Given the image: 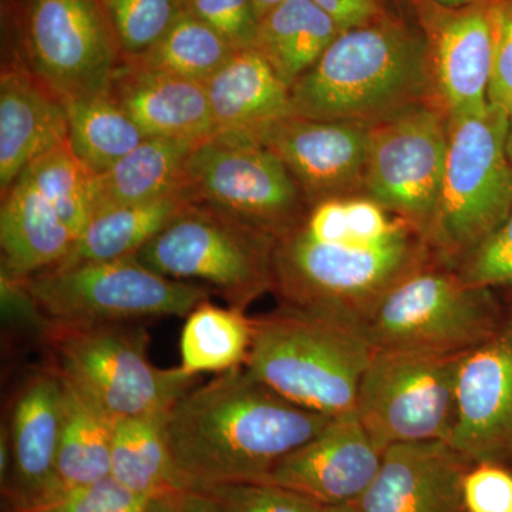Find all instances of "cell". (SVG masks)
<instances>
[{
    "label": "cell",
    "mask_w": 512,
    "mask_h": 512,
    "mask_svg": "<svg viewBox=\"0 0 512 512\" xmlns=\"http://www.w3.org/2000/svg\"><path fill=\"white\" fill-rule=\"evenodd\" d=\"M436 258L426 234L365 195L312 205L276 242L281 306L363 332L394 286Z\"/></svg>",
    "instance_id": "cell-1"
},
{
    "label": "cell",
    "mask_w": 512,
    "mask_h": 512,
    "mask_svg": "<svg viewBox=\"0 0 512 512\" xmlns=\"http://www.w3.org/2000/svg\"><path fill=\"white\" fill-rule=\"evenodd\" d=\"M252 320L254 343L244 366L249 375L309 412H355L373 353L365 333L281 305Z\"/></svg>",
    "instance_id": "cell-4"
},
{
    "label": "cell",
    "mask_w": 512,
    "mask_h": 512,
    "mask_svg": "<svg viewBox=\"0 0 512 512\" xmlns=\"http://www.w3.org/2000/svg\"><path fill=\"white\" fill-rule=\"evenodd\" d=\"M67 117V143L90 174L109 171L148 136L106 92L60 99Z\"/></svg>",
    "instance_id": "cell-28"
},
{
    "label": "cell",
    "mask_w": 512,
    "mask_h": 512,
    "mask_svg": "<svg viewBox=\"0 0 512 512\" xmlns=\"http://www.w3.org/2000/svg\"><path fill=\"white\" fill-rule=\"evenodd\" d=\"M451 266L468 284L512 293V208L500 227Z\"/></svg>",
    "instance_id": "cell-34"
},
{
    "label": "cell",
    "mask_w": 512,
    "mask_h": 512,
    "mask_svg": "<svg viewBox=\"0 0 512 512\" xmlns=\"http://www.w3.org/2000/svg\"><path fill=\"white\" fill-rule=\"evenodd\" d=\"M488 103L512 114V0L495 3V46Z\"/></svg>",
    "instance_id": "cell-38"
},
{
    "label": "cell",
    "mask_w": 512,
    "mask_h": 512,
    "mask_svg": "<svg viewBox=\"0 0 512 512\" xmlns=\"http://www.w3.org/2000/svg\"><path fill=\"white\" fill-rule=\"evenodd\" d=\"M276 242L224 212L190 202L137 259L165 278L207 286L245 311L274 291Z\"/></svg>",
    "instance_id": "cell-9"
},
{
    "label": "cell",
    "mask_w": 512,
    "mask_h": 512,
    "mask_svg": "<svg viewBox=\"0 0 512 512\" xmlns=\"http://www.w3.org/2000/svg\"><path fill=\"white\" fill-rule=\"evenodd\" d=\"M254 343V320L242 309L202 301L185 318L181 369L191 376L225 373L247 363Z\"/></svg>",
    "instance_id": "cell-30"
},
{
    "label": "cell",
    "mask_w": 512,
    "mask_h": 512,
    "mask_svg": "<svg viewBox=\"0 0 512 512\" xmlns=\"http://www.w3.org/2000/svg\"><path fill=\"white\" fill-rule=\"evenodd\" d=\"M430 43L437 100L448 116L483 113L495 46V3L443 8L409 0Z\"/></svg>",
    "instance_id": "cell-17"
},
{
    "label": "cell",
    "mask_w": 512,
    "mask_h": 512,
    "mask_svg": "<svg viewBox=\"0 0 512 512\" xmlns=\"http://www.w3.org/2000/svg\"><path fill=\"white\" fill-rule=\"evenodd\" d=\"M167 414L114 420L111 477L141 497L151 498L187 487L171 454Z\"/></svg>",
    "instance_id": "cell-27"
},
{
    "label": "cell",
    "mask_w": 512,
    "mask_h": 512,
    "mask_svg": "<svg viewBox=\"0 0 512 512\" xmlns=\"http://www.w3.org/2000/svg\"><path fill=\"white\" fill-rule=\"evenodd\" d=\"M185 194L276 239L308 211L298 184L274 151L247 131H218L185 165Z\"/></svg>",
    "instance_id": "cell-11"
},
{
    "label": "cell",
    "mask_w": 512,
    "mask_h": 512,
    "mask_svg": "<svg viewBox=\"0 0 512 512\" xmlns=\"http://www.w3.org/2000/svg\"><path fill=\"white\" fill-rule=\"evenodd\" d=\"M147 500L110 476L89 484L62 485L42 500L6 512H146Z\"/></svg>",
    "instance_id": "cell-33"
},
{
    "label": "cell",
    "mask_w": 512,
    "mask_h": 512,
    "mask_svg": "<svg viewBox=\"0 0 512 512\" xmlns=\"http://www.w3.org/2000/svg\"><path fill=\"white\" fill-rule=\"evenodd\" d=\"M463 500L466 512H512V468L473 464L464 477Z\"/></svg>",
    "instance_id": "cell-37"
},
{
    "label": "cell",
    "mask_w": 512,
    "mask_h": 512,
    "mask_svg": "<svg viewBox=\"0 0 512 512\" xmlns=\"http://www.w3.org/2000/svg\"><path fill=\"white\" fill-rule=\"evenodd\" d=\"M67 141L62 101L32 72L9 67L0 77V191L19 175Z\"/></svg>",
    "instance_id": "cell-22"
},
{
    "label": "cell",
    "mask_w": 512,
    "mask_h": 512,
    "mask_svg": "<svg viewBox=\"0 0 512 512\" xmlns=\"http://www.w3.org/2000/svg\"><path fill=\"white\" fill-rule=\"evenodd\" d=\"M252 136L285 164L308 208L365 194L370 127L289 116Z\"/></svg>",
    "instance_id": "cell-16"
},
{
    "label": "cell",
    "mask_w": 512,
    "mask_h": 512,
    "mask_svg": "<svg viewBox=\"0 0 512 512\" xmlns=\"http://www.w3.org/2000/svg\"><path fill=\"white\" fill-rule=\"evenodd\" d=\"M237 52L227 40L181 9L165 35L144 55L124 62L140 64L205 84Z\"/></svg>",
    "instance_id": "cell-31"
},
{
    "label": "cell",
    "mask_w": 512,
    "mask_h": 512,
    "mask_svg": "<svg viewBox=\"0 0 512 512\" xmlns=\"http://www.w3.org/2000/svg\"><path fill=\"white\" fill-rule=\"evenodd\" d=\"M92 180L69 143L19 175L0 208L3 281H26L70 255L93 217Z\"/></svg>",
    "instance_id": "cell-7"
},
{
    "label": "cell",
    "mask_w": 512,
    "mask_h": 512,
    "mask_svg": "<svg viewBox=\"0 0 512 512\" xmlns=\"http://www.w3.org/2000/svg\"><path fill=\"white\" fill-rule=\"evenodd\" d=\"M323 512H360L357 510L355 504H343V505H333V507H325Z\"/></svg>",
    "instance_id": "cell-43"
},
{
    "label": "cell",
    "mask_w": 512,
    "mask_h": 512,
    "mask_svg": "<svg viewBox=\"0 0 512 512\" xmlns=\"http://www.w3.org/2000/svg\"><path fill=\"white\" fill-rule=\"evenodd\" d=\"M63 396L62 377L50 366L40 369L20 387L6 427L12 467L2 491L8 510L35 503L62 487L57 456Z\"/></svg>",
    "instance_id": "cell-19"
},
{
    "label": "cell",
    "mask_w": 512,
    "mask_h": 512,
    "mask_svg": "<svg viewBox=\"0 0 512 512\" xmlns=\"http://www.w3.org/2000/svg\"><path fill=\"white\" fill-rule=\"evenodd\" d=\"M448 150V114L426 103L370 127L365 197L426 234L439 205Z\"/></svg>",
    "instance_id": "cell-13"
},
{
    "label": "cell",
    "mask_w": 512,
    "mask_h": 512,
    "mask_svg": "<svg viewBox=\"0 0 512 512\" xmlns=\"http://www.w3.org/2000/svg\"><path fill=\"white\" fill-rule=\"evenodd\" d=\"M180 5L220 33L235 49L255 46L261 19L254 0H180Z\"/></svg>",
    "instance_id": "cell-36"
},
{
    "label": "cell",
    "mask_w": 512,
    "mask_h": 512,
    "mask_svg": "<svg viewBox=\"0 0 512 512\" xmlns=\"http://www.w3.org/2000/svg\"><path fill=\"white\" fill-rule=\"evenodd\" d=\"M443 8H466V6L478 5V3L494 2V0H427Z\"/></svg>",
    "instance_id": "cell-41"
},
{
    "label": "cell",
    "mask_w": 512,
    "mask_h": 512,
    "mask_svg": "<svg viewBox=\"0 0 512 512\" xmlns=\"http://www.w3.org/2000/svg\"><path fill=\"white\" fill-rule=\"evenodd\" d=\"M464 355L373 349L355 412L377 446L384 451L393 444L450 440Z\"/></svg>",
    "instance_id": "cell-12"
},
{
    "label": "cell",
    "mask_w": 512,
    "mask_h": 512,
    "mask_svg": "<svg viewBox=\"0 0 512 512\" xmlns=\"http://www.w3.org/2000/svg\"><path fill=\"white\" fill-rule=\"evenodd\" d=\"M49 366L114 420L168 413L198 376L160 369L147 355L143 322H52L43 326Z\"/></svg>",
    "instance_id": "cell-5"
},
{
    "label": "cell",
    "mask_w": 512,
    "mask_h": 512,
    "mask_svg": "<svg viewBox=\"0 0 512 512\" xmlns=\"http://www.w3.org/2000/svg\"><path fill=\"white\" fill-rule=\"evenodd\" d=\"M500 329L463 356L450 444L468 463L512 468V293Z\"/></svg>",
    "instance_id": "cell-15"
},
{
    "label": "cell",
    "mask_w": 512,
    "mask_h": 512,
    "mask_svg": "<svg viewBox=\"0 0 512 512\" xmlns=\"http://www.w3.org/2000/svg\"><path fill=\"white\" fill-rule=\"evenodd\" d=\"M505 315L498 291L468 284L433 258L394 286L363 333L373 349L461 355L490 339Z\"/></svg>",
    "instance_id": "cell-8"
},
{
    "label": "cell",
    "mask_w": 512,
    "mask_h": 512,
    "mask_svg": "<svg viewBox=\"0 0 512 512\" xmlns=\"http://www.w3.org/2000/svg\"><path fill=\"white\" fill-rule=\"evenodd\" d=\"M383 450L367 434L356 412L329 421L261 481L288 488L323 507L353 504L375 478Z\"/></svg>",
    "instance_id": "cell-18"
},
{
    "label": "cell",
    "mask_w": 512,
    "mask_h": 512,
    "mask_svg": "<svg viewBox=\"0 0 512 512\" xmlns=\"http://www.w3.org/2000/svg\"><path fill=\"white\" fill-rule=\"evenodd\" d=\"M507 151L508 157H510V161L512 164V114L510 116V127H508Z\"/></svg>",
    "instance_id": "cell-44"
},
{
    "label": "cell",
    "mask_w": 512,
    "mask_h": 512,
    "mask_svg": "<svg viewBox=\"0 0 512 512\" xmlns=\"http://www.w3.org/2000/svg\"><path fill=\"white\" fill-rule=\"evenodd\" d=\"M220 512H323L325 507L288 488L268 483L218 484L197 488Z\"/></svg>",
    "instance_id": "cell-35"
},
{
    "label": "cell",
    "mask_w": 512,
    "mask_h": 512,
    "mask_svg": "<svg viewBox=\"0 0 512 512\" xmlns=\"http://www.w3.org/2000/svg\"><path fill=\"white\" fill-rule=\"evenodd\" d=\"M291 103L292 116L366 127L439 103L426 30L386 8L343 30L292 84Z\"/></svg>",
    "instance_id": "cell-3"
},
{
    "label": "cell",
    "mask_w": 512,
    "mask_h": 512,
    "mask_svg": "<svg viewBox=\"0 0 512 512\" xmlns=\"http://www.w3.org/2000/svg\"><path fill=\"white\" fill-rule=\"evenodd\" d=\"M123 60L148 52L181 12L180 0H101Z\"/></svg>",
    "instance_id": "cell-32"
},
{
    "label": "cell",
    "mask_w": 512,
    "mask_h": 512,
    "mask_svg": "<svg viewBox=\"0 0 512 512\" xmlns=\"http://www.w3.org/2000/svg\"><path fill=\"white\" fill-rule=\"evenodd\" d=\"M146 512H220L204 491L184 487L148 498Z\"/></svg>",
    "instance_id": "cell-40"
},
{
    "label": "cell",
    "mask_w": 512,
    "mask_h": 512,
    "mask_svg": "<svg viewBox=\"0 0 512 512\" xmlns=\"http://www.w3.org/2000/svg\"><path fill=\"white\" fill-rule=\"evenodd\" d=\"M63 380V419L57 474L60 485L94 483L111 476L114 419Z\"/></svg>",
    "instance_id": "cell-29"
},
{
    "label": "cell",
    "mask_w": 512,
    "mask_h": 512,
    "mask_svg": "<svg viewBox=\"0 0 512 512\" xmlns=\"http://www.w3.org/2000/svg\"><path fill=\"white\" fill-rule=\"evenodd\" d=\"M510 116H448L446 173L427 239L436 258L451 265L495 231L512 208V164L507 151Z\"/></svg>",
    "instance_id": "cell-6"
},
{
    "label": "cell",
    "mask_w": 512,
    "mask_h": 512,
    "mask_svg": "<svg viewBox=\"0 0 512 512\" xmlns=\"http://www.w3.org/2000/svg\"><path fill=\"white\" fill-rule=\"evenodd\" d=\"M16 284L52 322L187 318L212 293L204 285L165 278L137 256L50 269Z\"/></svg>",
    "instance_id": "cell-10"
},
{
    "label": "cell",
    "mask_w": 512,
    "mask_h": 512,
    "mask_svg": "<svg viewBox=\"0 0 512 512\" xmlns=\"http://www.w3.org/2000/svg\"><path fill=\"white\" fill-rule=\"evenodd\" d=\"M205 90L218 131L256 134L292 116L291 89L256 47L237 50Z\"/></svg>",
    "instance_id": "cell-23"
},
{
    "label": "cell",
    "mask_w": 512,
    "mask_h": 512,
    "mask_svg": "<svg viewBox=\"0 0 512 512\" xmlns=\"http://www.w3.org/2000/svg\"><path fill=\"white\" fill-rule=\"evenodd\" d=\"M328 13L339 29L348 30L365 25L384 9L383 0H312Z\"/></svg>",
    "instance_id": "cell-39"
},
{
    "label": "cell",
    "mask_w": 512,
    "mask_h": 512,
    "mask_svg": "<svg viewBox=\"0 0 512 512\" xmlns=\"http://www.w3.org/2000/svg\"><path fill=\"white\" fill-rule=\"evenodd\" d=\"M30 72L59 99L106 92L123 63L101 0H26Z\"/></svg>",
    "instance_id": "cell-14"
},
{
    "label": "cell",
    "mask_w": 512,
    "mask_h": 512,
    "mask_svg": "<svg viewBox=\"0 0 512 512\" xmlns=\"http://www.w3.org/2000/svg\"><path fill=\"white\" fill-rule=\"evenodd\" d=\"M332 419L282 399L238 367L178 399L167 436L187 487L261 483Z\"/></svg>",
    "instance_id": "cell-2"
},
{
    "label": "cell",
    "mask_w": 512,
    "mask_h": 512,
    "mask_svg": "<svg viewBox=\"0 0 512 512\" xmlns=\"http://www.w3.org/2000/svg\"><path fill=\"white\" fill-rule=\"evenodd\" d=\"M256 6V12H258L259 19L264 18L266 13L269 10L276 8V6L281 5L285 0H254Z\"/></svg>",
    "instance_id": "cell-42"
},
{
    "label": "cell",
    "mask_w": 512,
    "mask_h": 512,
    "mask_svg": "<svg viewBox=\"0 0 512 512\" xmlns=\"http://www.w3.org/2000/svg\"><path fill=\"white\" fill-rule=\"evenodd\" d=\"M340 32L328 13L312 0H285L259 20L254 47L291 89Z\"/></svg>",
    "instance_id": "cell-26"
},
{
    "label": "cell",
    "mask_w": 512,
    "mask_h": 512,
    "mask_svg": "<svg viewBox=\"0 0 512 512\" xmlns=\"http://www.w3.org/2000/svg\"><path fill=\"white\" fill-rule=\"evenodd\" d=\"M471 466L446 441L393 444L353 504L360 512H466L463 481Z\"/></svg>",
    "instance_id": "cell-20"
},
{
    "label": "cell",
    "mask_w": 512,
    "mask_h": 512,
    "mask_svg": "<svg viewBox=\"0 0 512 512\" xmlns=\"http://www.w3.org/2000/svg\"><path fill=\"white\" fill-rule=\"evenodd\" d=\"M201 141L148 137L109 171L92 180L93 215L184 191L185 165Z\"/></svg>",
    "instance_id": "cell-24"
},
{
    "label": "cell",
    "mask_w": 512,
    "mask_h": 512,
    "mask_svg": "<svg viewBox=\"0 0 512 512\" xmlns=\"http://www.w3.org/2000/svg\"><path fill=\"white\" fill-rule=\"evenodd\" d=\"M110 93L148 137L202 141L218 133L205 84L123 60Z\"/></svg>",
    "instance_id": "cell-21"
},
{
    "label": "cell",
    "mask_w": 512,
    "mask_h": 512,
    "mask_svg": "<svg viewBox=\"0 0 512 512\" xmlns=\"http://www.w3.org/2000/svg\"><path fill=\"white\" fill-rule=\"evenodd\" d=\"M190 202L185 191H180L96 212L73 251L56 268L137 256Z\"/></svg>",
    "instance_id": "cell-25"
}]
</instances>
